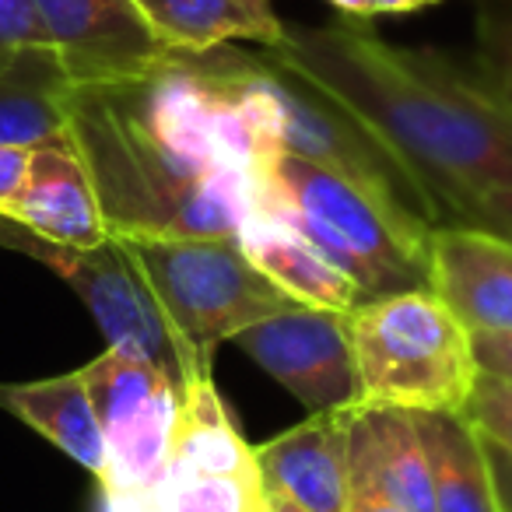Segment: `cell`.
<instances>
[{
  "label": "cell",
  "mask_w": 512,
  "mask_h": 512,
  "mask_svg": "<svg viewBox=\"0 0 512 512\" xmlns=\"http://www.w3.org/2000/svg\"><path fill=\"white\" fill-rule=\"evenodd\" d=\"M418 428L432 460L435 512H502L481 432L470 425L467 414H418Z\"/></svg>",
  "instance_id": "18"
},
{
  "label": "cell",
  "mask_w": 512,
  "mask_h": 512,
  "mask_svg": "<svg viewBox=\"0 0 512 512\" xmlns=\"http://www.w3.org/2000/svg\"><path fill=\"white\" fill-rule=\"evenodd\" d=\"M109 512H158L155 498H116V502H106Z\"/></svg>",
  "instance_id": "29"
},
{
  "label": "cell",
  "mask_w": 512,
  "mask_h": 512,
  "mask_svg": "<svg viewBox=\"0 0 512 512\" xmlns=\"http://www.w3.org/2000/svg\"><path fill=\"white\" fill-rule=\"evenodd\" d=\"M155 505L158 512H271L260 463L242 470L165 474Z\"/></svg>",
  "instance_id": "19"
},
{
  "label": "cell",
  "mask_w": 512,
  "mask_h": 512,
  "mask_svg": "<svg viewBox=\"0 0 512 512\" xmlns=\"http://www.w3.org/2000/svg\"><path fill=\"white\" fill-rule=\"evenodd\" d=\"M477 4V74L512 106V0Z\"/></svg>",
  "instance_id": "20"
},
{
  "label": "cell",
  "mask_w": 512,
  "mask_h": 512,
  "mask_svg": "<svg viewBox=\"0 0 512 512\" xmlns=\"http://www.w3.org/2000/svg\"><path fill=\"white\" fill-rule=\"evenodd\" d=\"M106 439L102 488L116 498H155L169 474L183 386L141 351L109 344L81 369Z\"/></svg>",
  "instance_id": "6"
},
{
  "label": "cell",
  "mask_w": 512,
  "mask_h": 512,
  "mask_svg": "<svg viewBox=\"0 0 512 512\" xmlns=\"http://www.w3.org/2000/svg\"><path fill=\"white\" fill-rule=\"evenodd\" d=\"M74 88L134 85L183 53L169 50L134 0H36Z\"/></svg>",
  "instance_id": "9"
},
{
  "label": "cell",
  "mask_w": 512,
  "mask_h": 512,
  "mask_svg": "<svg viewBox=\"0 0 512 512\" xmlns=\"http://www.w3.org/2000/svg\"><path fill=\"white\" fill-rule=\"evenodd\" d=\"M267 509H271V512H302L292 498L278 495V491H267Z\"/></svg>",
  "instance_id": "30"
},
{
  "label": "cell",
  "mask_w": 512,
  "mask_h": 512,
  "mask_svg": "<svg viewBox=\"0 0 512 512\" xmlns=\"http://www.w3.org/2000/svg\"><path fill=\"white\" fill-rule=\"evenodd\" d=\"M327 4L351 22H369L383 15H414V11L435 8L442 0H327Z\"/></svg>",
  "instance_id": "24"
},
{
  "label": "cell",
  "mask_w": 512,
  "mask_h": 512,
  "mask_svg": "<svg viewBox=\"0 0 512 512\" xmlns=\"http://www.w3.org/2000/svg\"><path fill=\"white\" fill-rule=\"evenodd\" d=\"M144 274L165 313L179 358L183 386L211 376L218 344L235 341L246 327L295 309L267 274H260L239 239H190V235H116Z\"/></svg>",
  "instance_id": "4"
},
{
  "label": "cell",
  "mask_w": 512,
  "mask_h": 512,
  "mask_svg": "<svg viewBox=\"0 0 512 512\" xmlns=\"http://www.w3.org/2000/svg\"><path fill=\"white\" fill-rule=\"evenodd\" d=\"M0 246L36 256L46 264L92 313L109 344L141 351L155 365H162L179 386H183V358H179L176 337H172L165 313L158 309L144 274L120 246V239H106L99 246H57L15 221L0 218Z\"/></svg>",
  "instance_id": "7"
},
{
  "label": "cell",
  "mask_w": 512,
  "mask_h": 512,
  "mask_svg": "<svg viewBox=\"0 0 512 512\" xmlns=\"http://www.w3.org/2000/svg\"><path fill=\"white\" fill-rule=\"evenodd\" d=\"M29 50H53L36 0H0V71Z\"/></svg>",
  "instance_id": "21"
},
{
  "label": "cell",
  "mask_w": 512,
  "mask_h": 512,
  "mask_svg": "<svg viewBox=\"0 0 512 512\" xmlns=\"http://www.w3.org/2000/svg\"><path fill=\"white\" fill-rule=\"evenodd\" d=\"M348 512H407V509H400V505L393 502L390 495H383V491H379L372 481H365V477L351 474Z\"/></svg>",
  "instance_id": "28"
},
{
  "label": "cell",
  "mask_w": 512,
  "mask_h": 512,
  "mask_svg": "<svg viewBox=\"0 0 512 512\" xmlns=\"http://www.w3.org/2000/svg\"><path fill=\"white\" fill-rule=\"evenodd\" d=\"M256 204L299 228L362 302L428 288L435 225L348 172L278 151L256 176Z\"/></svg>",
  "instance_id": "3"
},
{
  "label": "cell",
  "mask_w": 512,
  "mask_h": 512,
  "mask_svg": "<svg viewBox=\"0 0 512 512\" xmlns=\"http://www.w3.org/2000/svg\"><path fill=\"white\" fill-rule=\"evenodd\" d=\"M113 235L239 239L260 172L214 165L186 176L141 127L120 88H74L71 123Z\"/></svg>",
  "instance_id": "2"
},
{
  "label": "cell",
  "mask_w": 512,
  "mask_h": 512,
  "mask_svg": "<svg viewBox=\"0 0 512 512\" xmlns=\"http://www.w3.org/2000/svg\"><path fill=\"white\" fill-rule=\"evenodd\" d=\"M74 85L53 50H29L0 71V144L36 148L67 134Z\"/></svg>",
  "instance_id": "17"
},
{
  "label": "cell",
  "mask_w": 512,
  "mask_h": 512,
  "mask_svg": "<svg viewBox=\"0 0 512 512\" xmlns=\"http://www.w3.org/2000/svg\"><path fill=\"white\" fill-rule=\"evenodd\" d=\"M484 442V456H488V467H491V481H495V498H498V509L512 512V453L505 446H498L495 439L481 435Z\"/></svg>",
  "instance_id": "27"
},
{
  "label": "cell",
  "mask_w": 512,
  "mask_h": 512,
  "mask_svg": "<svg viewBox=\"0 0 512 512\" xmlns=\"http://www.w3.org/2000/svg\"><path fill=\"white\" fill-rule=\"evenodd\" d=\"M0 218L15 221L57 246L85 249L113 239L92 172L71 134H60L32 148L29 176Z\"/></svg>",
  "instance_id": "10"
},
{
  "label": "cell",
  "mask_w": 512,
  "mask_h": 512,
  "mask_svg": "<svg viewBox=\"0 0 512 512\" xmlns=\"http://www.w3.org/2000/svg\"><path fill=\"white\" fill-rule=\"evenodd\" d=\"M348 316L358 404L463 414L481 379L474 334L432 288L358 302Z\"/></svg>",
  "instance_id": "5"
},
{
  "label": "cell",
  "mask_w": 512,
  "mask_h": 512,
  "mask_svg": "<svg viewBox=\"0 0 512 512\" xmlns=\"http://www.w3.org/2000/svg\"><path fill=\"white\" fill-rule=\"evenodd\" d=\"M474 358L481 376L512 383V334H474Z\"/></svg>",
  "instance_id": "25"
},
{
  "label": "cell",
  "mask_w": 512,
  "mask_h": 512,
  "mask_svg": "<svg viewBox=\"0 0 512 512\" xmlns=\"http://www.w3.org/2000/svg\"><path fill=\"white\" fill-rule=\"evenodd\" d=\"M428 288L470 334H512V242L470 225H439L428 249Z\"/></svg>",
  "instance_id": "11"
},
{
  "label": "cell",
  "mask_w": 512,
  "mask_h": 512,
  "mask_svg": "<svg viewBox=\"0 0 512 512\" xmlns=\"http://www.w3.org/2000/svg\"><path fill=\"white\" fill-rule=\"evenodd\" d=\"M348 411L309 414L288 432L256 446V463L267 491L292 498L302 512H348L351 453Z\"/></svg>",
  "instance_id": "12"
},
{
  "label": "cell",
  "mask_w": 512,
  "mask_h": 512,
  "mask_svg": "<svg viewBox=\"0 0 512 512\" xmlns=\"http://www.w3.org/2000/svg\"><path fill=\"white\" fill-rule=\"evenodd\" d=\"M351 474L376 484L407 512H435L432 460L418 414L400 407H351Z\"/></svg>",
  "instance_id": "13"
},
{
  "label": "cell",
  "mask_w": 512,
  "mask_h": 512,
  "mask_svg": "<svg viewBox=\"0 0 512 512\" xmlns=\"http://www.w3.org/2000/svg\"><path fill=\"white\" fill-rule=\"evenodd\" d=\"M169 50L204 57L232 43L271 50L285 39L274 0H134Z\"/></svg>",
  "instance_id": "15"
},
{
  "label": "cell",
  "mask_w": 512,
  "mask_h": 512,
  "mask_svg": "<svg viewBox=\"0 0 512 512\" xmlns=\"http://www.w3.org/2000/svg\"><path fill=\"white\" fill-rule=\"evenodd\" d=\"M0 407L22 418L29 428H36L43 439H50L74 463L102 477L106 439H102L99 414H95V404L88 397L81 369L67 372V376L39 379V383L0 386Z\"/></svg>",
  "instance_id": "16"
},
{
  "label": "cell",
  "mask_w": 512,
  "mask_h": 512,
  "mask_svg": "<svg viewBox=\"0 0 512 512\" xmlns=\"http://www.w3.org/2000/svg\"><path fill=\"white\" fill-rule=\"evenodd\" d=\"M239 246L256 271L267 274L281 292H288L302 306L351 313L362 302L348 274L337 271L299 228H292L267 207L253 204L239 232Z\"/></svg>",
  "instance_id": "14"
},
{
  "label": "cell",
  "mask_w": 512,
  "mask_h": 512,
  "mask_svg": "<svg viewBox=\"0 0 512 512\" xmlns=\"http://www.w3.org/2000/svg\"><path fill=\"white\" fill-rule=\"evenodd\" d=\"M32 148L25 144H0V214L8 211V204L18 197L25 176H29Z\"/></svg>",
  "instance_id": "26"
},
{
  "label": "cell",
  "mask_w": 512,
  "mask_h": 512,
  "mask_svg": "<svg viewBox=\"0 0 512 512\" xmlns=\"http://www.w3.org/2000/svg\"><path fill=\"white\" fill-rule=\"evenodd\" d=\"M235 344L309 414L358 407L351 316L341 309H285L235 334Z\"/></svg>",
  "instance_id": "8"
},
{
  "label": "cell",
  "mask_w": 512,
  "mask_h": 512,
  "mask_svg": "<svg viewBox=\"0 0 512 512\" xmlns=\"http://www.w3.org/2000/svg\"><path fill=\"white\" fill-rule=\"evenodd\" d=\"M463 414H467V421L477 432L495 439L498 446H505L512 453V383L495 376H481Z\"/></svg>",
  "instance_id": "22"
},
{
  "label": "cell",
  "mask_w": 512,
  "mask_h": 512,
  "mask_svg": "<svg viewBox=\"0 0 512 512\" xmlns=\"http://www.w3.org/2000/svg\"><path fill=\"white\" fill-rule=\"evenodd\" d=\"M264 57L362 123L418 186L435 228L460 225L477 193L512 186V106L442 53L393 46L348 18L285 22Z\"/></svg>",
  "instance_id": "1"
},
{
  "label": "cell",
  "mask_w": 512,
  "mask_h": 512,
  "mask_svg": "<svg viewBox=\"0 0 512 512\" xmlns=\"http://www.w3.org/2000/svg\"><path fill=\"white\" fill-rule=\"evenodd\" d=\"M460 225L484 228L491 235H502L512 242V186H495V190L477 193L463 211Z\"/></svg>",
  "instance_id": "23"
}]
</instances>
